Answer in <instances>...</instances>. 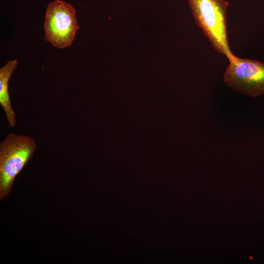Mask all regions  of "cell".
<instances>
[{
	"mask_svg": "<svg viewBox=\"0 0 264 264\" xmlns=\"http://www.w3.org/2000/svg\"><path fill=\"white\" fill-rule=\"evenodd\" d=\"M79 28L75 10L70 4L61 0L49 3L44 22L46 42L56 47L65 48L71 45Z\"/></svg>",
	"mask_w": 264,
	"mask_h": 264,
	"instance_id": "3",
	"label": "cell"
},
{
	"mask_svg": "<svg viewBox=\"0 0 264 264\" xmlns=\"http://www.w3.org/2000/svg\"><path fill=\"white\" fill-rule=\"evenodd\" d=\"M18 62L17 59L9 61L0 68V104L11 128L14 127L16 120L15 112L11 103L8 84L13 72L18 66Z\"/></svg>",
	"mask_w": 264,
	"mask_h": 264,
	"instance_id": "5",
	"label": "cell"
},
{
	"mask_svg": "<svg viewBox=\"0 0 264 264\" xmlns=\"http://www.w3.org/2000/svg\"><path fill=\"white\" fill-rule=\"evenodd\" d=\"M225 84L241 94L257 97L264 94V63L236 57L227 66Z\"/></svg>",
	"mask_w": 264,
	"mask_h": 264,
	"instance_id": "4",
	"label": "cell"
},
{
	"mask_svg": "<svg viewBox=\"0 0 264 264\" xmlns=\"http://www.w3.org/2000/svg\"><path fill=\"white\" fill-rule=\"evenodd\" d=\"M37 144L31 137L9 133L0 143V199L9 195L16 176L32 157Z\"/></svg>",
	"mask_w": 264,
	"mask_h": 264,
	"instance_id": "2",
	"label": "cell"
},
{
	"mask_svg": "<svg viewBox=\"0 0 264 264\" xmlns=\"http://www.w3.org/2000/svg\"><path fill=\"white\" fill-rule=\"evenodd\" d=\"M194 19L214 48L225 55L229 62L235 56L229 46L227 31V10L225 0H187Z\"/></svg>",
	"mask_w": 264,
	"mask_h": 264,
	"instance_id": "1",
	"label": "cell"
}]
</instances>
